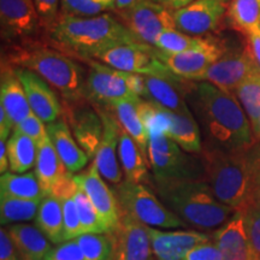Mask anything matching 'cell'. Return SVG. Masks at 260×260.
Returning a JSON list of instances; mask_svg holds the SVG:
<instances>
[{
	"label": "cell",
	"mask_w": 260,
	"mask_h": 260,
	"mask_svg": "<svg viewBox=\"0 0 260 260\" xmlns=\"http://www.w3.org/2000/svg\"><path fill=\"white\" fill-rule=\"evenodd\" d=\"M140 100H141L140 96L134 98V99L117 100L107 106L112 110L113 115L122 128L135 140L136 144L141 148L142 153L147 158L149 135L138 111V104Z\"/></svg>",
	"instance_id": "obj_28"
},
{
	"label": "cell",
	"mask_w": 260,
	"mask_h": 260,
	"mask_svg": "<svg viewBox=\"0 0 260 260\" xmlns=\"http://www.w3.org/2000/svg\"><path fill=\"white\" fill-rule=\"evenodd\" d=\"M115 260H152L153 247L149 226L124 212L115 233Z\"/></svg>",
	"instance_id": "obj_18"
},
{
	"label": "cell",
	"mask_w": 260,
	"mask_h": 260,
	"mask_svg": "<svg viewBox=\"0 0 260 260\" xmlns=\"http://www.w3.org/2000/svg\"><path fill=\"white\" fill-rule=\"evenodd\" d=\"M95 107L102 117L104 134L93 161L96 164L100 175L106 181L117 186L123 181V170H121L117 160V147L121 134V124L109 106L95 105Z\"/></svg>",
	"instance_id": "obj_16"
},
{
	"label": "cell",
	"mask_w": 260,
	"mask_h": 260,
	"mask_svg": "<svg viewBox=\"0 0 260 260\" xmlns=\"http://www.w3.org/2000/svg\"><path fill=\"white\" fill-rule=\"evenodd\" d=\"M76 57L87 67L84 92L90 103L107 106L117 100L138 98L130 88L132 73L113 69L93 58Z\"/></svg>",
	"instance_id": "obj_9"
},
{
	"label": "cell",
	"mask_w": 260,
	"mask_h": 260,
	"mask_svg": "<svg viewBox=\"0 0 260 260\" xmlns=\"http://www.w3.org/2000/svg\"><path fill=\"white\" fill-rule=\"evenodd\" d=\"M15 126L12 124L11 119L5 112V110L0 106V139H8L9 135H11L14 132Z\"/></svg>",
	"instance_id": "obj_48"
},
{
	"label": "cell",
	"mask_w": 260,
	"mask_h": 260,
	"mask_svg": "<svg viewBox=\"0 0 260 260\" xmlns=\"http://www.w3.org/2000/svg\"><path fill=\"white\" fill-rule=\"evenodd\" d=\"M40 203V200L0 197V220H2V225L18 222H28V220L37 218Z\"/></svg>",
	"instance_id": "obj_36"
},
{
	"label": "cell",
	"mask_w": 260,
	"mask_h": 260,
	"mask_svg": "<svg viewBox=\"0 0 260 260\" xmlns=\"http://www.w3.org/2000/svg\"><path fill=\"white\" fill-rule=\"evenodd\" d=\"M117 0H61L60 16L90 17L115 10Z\"/></svg>",
	"instance_id": "obj_40"
},
{
	"label": "cell",
	"mask_w": 260,
	"mask_h": 260,
	"mask_svg": "<svg viewBox=\"0 0 260 260\" xmlns=\"http://www.w3.org/2000/svg\"><path fill=\"white\" fill-rule=\"evenodd\" d=\"M232 0H195L174 11L177 30L193 37H203L217 30L226 18Z\"/></svg>",
	"instance_id": "obj_14"
},
{
	"label": "cell",
	"mask_w": 260,
	"mask_h": 260,
	"mask_svg": "<svg viewBox=\"0 0 260 260\" xmlns=\"http://www.w3.org/2000/svg\"><path fill=\"white\" fill-rule=\"evenodd\" d=\"M141 2V0H117L116 2V8L113 11H123V10H126L135 4Z\"/></svg>",
	"instance_id": "obj_51"
},
{
	"label": "cell",
	"mask_w": 260,
	"mask_h": 260,
	"mask_svg": "<svg viewBox=\"0 0 260 260\" xmlns=\"http://www.w3.org/2000/svg\"><path fill=\"white\" fill-rule=\"evenodd\" d=\"M35 174L46 195H50L52 189L71 174L61 161L48 135L41 144L38 145Z\"/></svg>",
	"instance_id": "obj_25"
},
{
	"label": "cell",
	"mask_w": 260,
	"mask_h": 260,
	"mask_svg": "<svg viewBox=\"0 0 260 260\" xmlns=\"http://www.w3.org/2000/svg\"><path fill=\"white\" fill-rule=\"evenodd\" d=\"M248 116L251 124L260 115V67L255 68L240 83L234 94Z\"/></svg>",
	"instance_id": "obj_37"
},
{
	"label": "cell",
	"mask_w": 260,
	"mask_h": 260,
	"mask_svg": "<svg viewBox=\"0 0 260 260\" xmlns=\"http://www.w3.org/2000/svg\"><path fill=\"white\" fill-rule=\"evenodd\" d=\"M14 69L27 94L32 113H35L45 123H52L59 119L63 115V106L57 93L53 90V87L34 71L25 68Z\"/></svg>",
	"instance_id": "obj_19"
},
{
	"label": "cell",
	"mask_w": 260,
	"mask_h": 260,
	"mask_svg": "<svg viewBox=\"0 0 260 260\" xmlns=\"http://www.w3.org/2000/svg\"><path fill=\"white\" fill-rule=\"evenodd\" d=\"M205 181L217 199L235 212L255 206L260 197V142L236 151H205L200 153Z\"/></svg>",
	"instance_id": "obj_2"
},
{
	"label": "cell",
	"mask_w": 260,
	"mask_h": 260,
	"mask_svg": "<svg viewBox=\"0 0 260 260\" xmlns=\"http://www.w3.org/2000/svg\"><path fill=\"white\" fill-rule=\"evenodd\" d=\"M118 158L125 180L133 183L148 181V160L134 139L121 126L118 142Z\"/></svg>",
	"instance_id": "obj_27"
},
{
	"label": "cell",
	"mask_w": 260,
	"mask_h": 260,
	"mask_svg": "<svg viewBox=\"0 0 260 260\" xmlns=\"http://www.w3.org/2000/svg\"><path fill=\"white\" fill-rule=\"evenodd\" d=\"M242 214L245 218L253 260H260V209L258 206H253L242 212Z\"/></svg>",
	"instance_id": "obj_41"
},
{
	"label": "cell",
	"mask_w": 260,
	"mask_h": 260,
	"mask_svg": "<svg viewBox=\"0 0 260 260\" xmlns=\"http://www.w3.org/2000/svg\"><path fill=\"white\" fill-rule=\"evenodd\" d=\"M226 19L243 37L260 27V0H232Z\"/></svg>",
	"instance_id": "obj_33"
},
{
	"label": "cell",
	"mask_w": 260,
	"mask_h": 260,
	"mask_svg": "<svg viewBox=\"0 0 260 260\" xmlns=\"http://www.w3.org/2000/svg\"><path fill=\"white\" fill-rule=\"evenodd\" d=\"M147 159L155 182L205 181L201 157L187 154L165 134L149 135Z\"/></svg>",
	"instance_id": "obj_6"
},
{
	"label": "cell",
	"mask_w": 260,
	"mask_h": 260,
	"mask_svg": "<svg viewBox=\"0 0 260 260\" xmlns=\"http://www.w3.org/2000/svg\"><path fill=\"white\" fill-rule=\"evenodd\" d=\"M0 260H22L12 242L9 230L4 228L0 230Z\"/></svg>",
	"instance_id": "obj_46"
},
{
	"label": "cell",
	"mask_w": 260,
	"mask_h": 260,
	"mask_svg": "<svg viewBox=\"0 0 260 260\" xmlns=\"http://www.w3.org/2000/svg\"><path fill=\"white\" fill-rule=\"evenodd\" d=\"M75 201H76V206L77 211H79L83 234L110 233L109 228H107L105 222L102 219V217L98 213V211L94 207L92 201H90L88 195L86 194V191L82 188H77L76 193H75Z\"/></svg>",
	"instance_id": "obj_39"
},
{
	"label": "cell",
	"mask_w": 260,
	"mask_h": 260,
	"mask_svg": "<svg viewBox=\"0 0 260 260\" xmlns=\"http://www.w3.org/2000/svg\"><path fill=\"white\" fill-rule=\"evenodd\" d=\"M172 124L168 136L174 140L182 149L188 153L200 154L203 152V139L199 124L193 112H172L170 111Z\"/></svg>",
	"instance_id": "obj_29"
},
{
	"label": "cell",
	"mask_w": 260,
	"mask_h": 260,
	"mask_svg": "<svg viewBox=\"0 0 260 260\" xmlns=\"http://www.w3.org/2000/svg\"><path fill=\"white\" fill-rule=\"evenodd\" d=\"M84 260H115L116 240L113 233L82 234L76 237Z\"/></svg>",
	"instance_id": "obj_35"
},
{
	"label": "cell",
	"mask_w": 260,
	"mask_h": 260,
	"mask_svg": "<svg viewBox=\"0 0 260 260\" xmlns=\"http://www.w3.org/2000/svg\"><path fill=\"white\" fill-rule=\"evenodd\" d=\"M246 38L252 57L254 58L255 63L260 67V27L247 34Z\"/></svg>",
	"instance_id": "obj_47"
},
{
	"label": "cell",
	"mask_w": 260,
	"mask_h": 260,
	"mask_svg": "<svg viewBox=\"0 0 260 260\" xmlns=\"http://www.w3.org/2000/svg\"><path fill=\"white\" fill-rule=\"evenodd\" d=\"M35 220L37 226L52 243L59 245L65 241L63 210L59 199L56 197L46 195L41 200Z\"/></svg>",
	"instance_id": "obj_31"
},
{
	"label": "cell",
	"mask_w": 260,
	"mask_h": 260,
	"mask_svg": "<svg viewBox=\"0 0 260 260\" xmlns=\"http://www.w3.org/2000/svg\"><path fill=\"white\" fill-rule=\"evenodd\" d=\"M256 67L258 64L252 57L248 45H230L225 53L211 65L200 81H206L224 92L235 94L240 83Z\"/></svg>",
	"instance_id": "obj_13"
},
{
	"label": "cell",
	"mask_w": 260,
	"mask_h": 260,
	"mask_svg": "<svg viewBox=\"0 0 260 260\" xmlns=\"http://www.w3.org/2000/svg\"><path fill=\"white\" fill-rule=\"evenodd\" d=\"M255 206H258V207H259V209H260V197H259V199H258V203H256V205H255Z\"/></svg>",
	"instance_id": "obj_53"
},
{
	"label": "cell",
	"mask_w": 260,
	"mask_h": 260,
	"mask_svg": "<svg viewBox=\"0 0 260 260\" xmlns=\"http://www.w3.org/2000/svg\"><path fill=\"white\" fill-rule=\"evenodd\" d=\"M10 168L9 155H8V147H6V140L0 139V172L5 174L8 172Z\"/></svg>",
	"instance_id": "obj_49"
},
{
	"label": "cell",
	"mask_w": 260,
	"mask_h": 260,
	"mask_svg": "<svg viewBox=\"0 0 260 260\" xmlns=\"http://www.w3.org/2000/svg\"><path fill=\"white\" fill-rule=\"evenodd\" d=\"M214 242L219 248L222 260H253L245 218L241 212H235L224 225L217 229Z\"/></svg>",
	"instance_id": "obj_22"
},
{
	"label": "cell",
	"mask_w": 260,
	"mask_h": 260,
	"mask_svg": "<svg viewBox=\"0 0 260 260\" xmlns=\"http://www.w3.org/2000/svg\"><path fill=\"white\" fill-rule=\"evenodd\" d=\"M184 260H222V255L216 242L207 241L188 251L184 255Z\"/></svg>",
	"instance_id": "obj_45"
},
{
	"label": "cell",
	"mask_w": 260,
	"mask_h": 260,
	"mask_svg": "<svg viewBox=\"0 0 260 260\" xmlns=\"http://www.w3.org/2000/svg\"><path fill=\"white\" fill-rule=\"evenodd\" d=\"M138 111L148 135L165 134L168 136L172 124L170 110L141 98L138 104Z\"/></svg>",
	"instance_id": "obj_38"
},
{
	"label": "cell",
	"mask_w": 260,
	"mask_h": 260,
	"mask_svg": "<svg viewBox=\"0 0 260 260\" xmlns=\"http://www.w3.org/2000/svg\"><path fill=\"white\" fill-rule=\"evenodd\" d=\"M2 40L9 45L37 41L41 27L34 0H0Z\"/></svg>",
	"instance_id": "obj_11"
},
{
	"label": "cell",
	"mask_w": 260,
	"mask_h": 260,
	"mask_svg": "<svg viewBox=\"0 0 260 260\" xmlns=\"http://www.w3.org/2000/svg\"><path fill=\"white\" fill-rule=\"evenodd\" d=\"M154 189L178 218L200 230L220 228L235 214V210L217 199L206 181H154Z\"/></svg>",
	"instance_id": "obj_5"
},
{
	"label": "cell",
	"mask_w": 260,
	"mask_h": 260,
	"mask_svg": "<svg viewBox=\"0 0 260 260\" xmlns=\"http://www.w3.org/2000/svg\"><path fill=\"white\" fill-rule=\"evenodd\" d=\"M212 35L207 37H193V35L182 32L177 29H168L158 35L154 47L157 50L169 54H177L182 52L195 50L206 46L211 41Z\"/></svg>",
	"instance_id": "obj_34"
},
{
	"label": "cell",
	"mask_w": 260,
	"mask_h": 260,
	"mask_svg": "<svg viewBox=\"0 0 260 260\" xmlns=\"http://www.w3.org/2000/svg\"><path fill=\"white\" fill-rule=\"evenodd\" d=\"M113 193L118 201L121 212L129 214L145 225L167 229L186 225V223L169 210L145 184L124 180L115 186Z\"/></svg>",
	"instance_id": "obj_7"
},
{
	"label": "cell",
	"mask_w": 260,
	"mask_h": 260,
	"mask_svg": "<svg viewBox=\"0 0 260 260\" xmlns=\"http://www.w3.org/2000/svg\"><path fill=\"white\" fill-rule=\"evenodd\" d=\"M45 260H84V256L76 239H74L52 248Z\"/></svg>",
	"instance_id": "obj_44"
},
{
	"label": "cell",
	"mask_w": 260,
	"mask_h": 260,
	"mask_svg": "<svg viewBox=\"0 0 260 260\" xmlns=\"http://www.w3.org/2000/svg\"><path fill=\"white\" fill-rule=\"evenodd\" d=\"M116 17L142 44L153 46L158 35L176 29L174 11L154 0H141L132 8L115 11Z\"/></svg>",
	"instance_id": "obj_10"
},
{
	"label": "cell",
	"mask_w": 260,
	"mask_h": 260,
	"mask_svg": "<svg viewBox=\"0 0 260 260\" xmlns=\"http://www.w3.org/2000/svg\"><path fill=\"white\" fill-rule=\"evenodd\" d=\"M157 53V48L149 45L119 44L103 48L86 57L93 58L113 69L125 71V73L152 75V76L165 77V79L180 80L181 77L172 73L167 65L159 59Z\"/></svg>",
	"instance_id": "obj_8"
},
{
	"label": "cell",
	"mask_w": 260,
	"mask_h": 260,
	"mask_svg": "<svg viewBox=\"0 0 260 260\" xmlns=\"http://www.w3.org/2000/svg\"><path fill=\"white\" fill-rule=\"evenodd\" d=\"M44 121L35 115L30 113L24 121H22L19 124L16 126V130L21 132L22 134L29 136V138L34 140L37 145L41 144L45 139L47 138V126H45Z\"/></svg>",
	"instance_id": "obj_43"
},
{
	"label": "cell",
	"mask_w": 260,
	"mask_h": 260,
	"mask_svg": "<svg viewBox=\"0 0 260 260\" xmlns=\"http://www.w3.org/2000/svg\"><path fill=\"white\" fill-rule=\"evenodd\" d=\"M63 117L81 148L89 158L95 155L104 134L102 117L95 105L88 99L80 102H64Z\"/></svg>",
	"instance_id": "obj_15"
},
{
	"label": "cell",
	"mask_w": 260,
	"mask_h": 260,
	"mask_svg": "<svg viewBox=\"0 0 260 260\" xmlns=\"http://www.w3.org/2000/svg\"><path fill=\"white\" fill-rule=\"evenodd\" d=\"M47 134L68 171L75 174L86 167L89 157L76 141L64 117L48 123Z\"/></svg>",
	"instance_id": "obj_24"
},
{
	"label": "cell",
	"mask_w": 260,
	"mask_h": 260,
	"mask_svg": "<svg viewBox=\"0 0 260 260\" xmlns=\"http://www.w3.org/2000/svg\"><path fill=\"white\" fill-rule=\"evenodd\" d=\"M205 151H236L254 142L251 121L237 98L214 84L190 81L186 93Z\"/></svg>",
	"instance_id": "obj_1"
},
{
	"label": "cell",
	"mask_w": 260,
	"mask_h": 260,
	"mask_svg": "<svg viewBox=\"0 0 260 260\" xmlns=\"http://www.w3.org/2000/svg\"><path fill=\"white\" fill-rule=\"evenodd\" d=\"M0 197L41 201L46 194L42 189L35 171L27 174H15L8 171L0 177Z\"/></svg>",
	"instance_id": "obj_30"
},
{
	"label": "cell",
	"mask_w": 260,
	"mask_h": 260,
	"mask_svg": "<svg viewBox=\"0 0 260 260\" xmlns=\"http://www.w3.org/2000/svg\"><path fill=\"white\" fill-rule=\"evenodd\" d=\"M0 106L8 113L15 128L32 112L15 69L4 63H2L0 77Z\"/></svg>",
	"instance_id": "obj_23"
},
{
	"label": "cell",
	"mask_w": 260,
	"mask_h": 260,
	"mask_svg": "<svg viewBox=\"0 0 260 260\" xmlns=\"http://www.w3.org/2000/svg\"><path fill=\"white\" fill-rule=\"evenodd\" d=\"M80 188L86 191L88 198L95 207L98 213L109 228L110 233H115L121 222V210L118 201L113 190L107 187V184L100 176L95 162H92L89 168L83 174L75 176Z\"/></svg>",
	"instance_id": "obj_17"
},
{
	"label": "cell",
	"mask_w": 260,
	"mask_h": 260,
	"mask_svg": "<svg viewBox=\"0 0 260 260\" xmlns=\"http://www.w3.org/2000/svg\"><path fill=\"white\" fill-rule=\"evenodd\" d=\"M47 35L68 54L82 57L113 45H146L140 42L115 15L107 12L90 17L59 16Z\"/></svg>",
	"instance_id": "obj_4"
},
{
	"label": "cell",
	"mask_w": 260,
	"mask_h": 260,
	"mask_svg": "<svg viewBox=\"0 0 260 260\" xmlns=\"http://www.w3.org/2000/svg\"><path fill=\"white\" fill-rule=\"evenodd\" d=\"M8 230L22 260H45L51 252V241L38 226L12 224Z\"/></svg>",
	"instance_id": "obj_26"
},
{
	"label": "cell",
	"mask_w": 260,
	"mask_h": 260,
	"mask_svg": "<svg viewBox=\"0 0 260 260\" xmlns=\"http://www.w3.org/2000/svg\"><path fill=\"white\" fill-rule=\"evenodd\" d=\"M2 63L12 68H25L41 76L63 98L64 102L87 99L84 92L86 71L63 50L41 41L8 45L3 48Z\"/></svg>",
	"instance_id": "obj_3"
},
{
	"label": "cell",
	"mask_w": 260,
	"mask_h": 260,
	"mask_svg": "<svg viewBox=\"0 0 260 260\" xmlns=\"http://www.w3.org/2000/svg\"><path fill=\"white\" fill-rule=\"evenodd\" d=\"M153 253L157 260H184L188 251L200 243L211 241V237L200 232H160L149 226Z\"/></svg>",
	"instance_id": "obj_20"
},
{
	"label": "cell",
	"mask_w": 260,
	"mask_h": 260,
	"mask_svg": "<svg viewBox=\"0 0 260 260\" xmlns=\"http://www.w3.org/2000/svg\"><path fill=\"white\" fill-rule=\"evenodd\" d=\"M10 170L15 174H24L37 164L38 145L29 136L14 129L6 142Z\"/></svg>",
	"instance_id": "obj_32"
},
{
	"label": "cell",
	"mask_w": 260,
	"mask_h": 260,
	"mask_svg": "<svg viewBox=\"0 0 260 260\" xmlns=\"http://www.w3.org/2000/svg\"><path fill=\"white\" fill-rule=\"evenodd\" d=\"M154 2L167 6V8L172 10V11H176V10H180L184 8V6L189 5L190 3L195 2V0H154Z\"/></svg>",
	"instance_id": "obj_50"
},
{
	"label": "cell",
	"mask_w": 260,
	"mask_h": 260,
	"mask_svg": "<svg viewBox=\"0 0 260 260\" xmlns=\"http://www.w3.org/2000/svg\"><path fill=\"white\" fill-rule=\"evenodd\" d=\"M146 92L142 99L170 110L172 112L189 111L186 100V93L190 81L180 79L172 80L165 77L144 75Z\"/></svg>",
	"instance_id": "obj_21"
},
{
	"label": "cell",
	"mask_w": 260,
	"mask_h": 260,
	"mask_svg": "<svg viewBox=\"0 0 260 260\" xmlns=\"http://www.w3.org/2000/svg\"><path fill=\"white\" fill-rule=\"evenodd\" d=\"M251 125H252V132H253V136H254V140L255 141L260 142V115Z\"/></svg>",
	"instance_id": "obj_52"
},
{
	"label": "cell",
	"mask_w": 260,
	"mask_h": 260,
	"mask_svg": "<svg viewBox=\"0 0 260 260\" xmlns=\"http://www.w3.org/2000/svg\"><path fill=\"white\" fill-rule=\"evenodd\" d=\"M230 45L232 44H229L225 39L212 35L209 44L201 48H195L177 54L164 53L158 50L157 57L178 77L199 82L207 69L225 53Z\"/></svg>",
	"instance_id": "obj_12"
},
{
	"label": "cell",
	"mask_w": 260,
	"mask_h": 260,
	"mask_svg": "<svg viewBox=\"0 0 260 260\" xmlns=\"http://www.w3.org/2000/svg\"><path fill=\"white\" fill-rule=\"evenodd\" d=\"M61 0H34L41 27L47 32L53 28L60 16Z\"/></svg>",
	"instance_id": "obj_42"
}]
</instances>
